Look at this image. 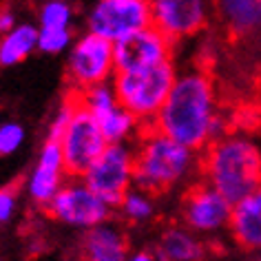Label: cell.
Masks as SVG:
<instances>
[{
  "mask_svg": "<svg viewBox=\"0 0 261 261\" xmlns=\"http://www.w3.org/2000/svg\"><path fill=\"white\" fill-rule=\"evenodd\" d=\"M75 97H77V102H80V107L84 111H89L95 120H100L102 115H107L109 111H113L117 104H120L111 82L97 84V87H91L87 91H82V93H75Z\"/></svg>",
  "mask_w": 261,
  "mask_h": 261,
  "instance_id": "obj_20",
  "label": "cell"
},
{
  "mask_svg": "<svg viewBox=\"0 0 261 261\" xmlns=\"http://www.w3.org/2000/svg\"><path fill=\"white\" fill-rule=\"evenodd\" d=\"M38 49V27L31 22H18L9 34L0 38V67L20 64Z\"/></svg>",
  "mask_w": 261,
  "mask_h": 261,
  "instance_id": "obj_17",
  "label": "cell"
},
{
  "mask_svg": "<svg viewBox=\"0 0 261 261\" xmlns=\"http://www.w3.org/2000/svg\"><path fill=\"white\" fill-rule=\"evenodd\" d=\"M133 151L135 188L148 195H160L175 186L188 184L195 175L199 177L201 153L175 142L155 126L142 130Z\"/></svg>",
  "mask_w": 261,
  "mask_h": 261,
  "instance_id": "obj_3",
  "label": "cell"
},
{
  "mask_svg": "<svg viewBox=\"0 0 261 261\" xmlns=\"http://www.w3.org/2000/svg\"><path fill=\"white\" fill-rule=\"evenodd\" d=\"M95 122L100 124V130L104 140H107V144H135L142 135V130H144L142 124L120 104Z\"/></svg>",
  "mask_w": 261,
  "mask_h": 261,
  "instance_id": "obj_18",
  "label": "cell"
},
{
  "mask_svg": "<svg viewBox=\"0 0 261 261\" xmlns=\"http://www.w3.org/2000/svg\"><path fill=\"white\" fill-rule=\"evenodd\" d=\"M115 56L113 44L104 38L84 31L75 38L69 49L67 77L71 82V93H82L97 84H109L115 77Z\"/></svg>",
  "mask_w": 261,
  "mask_h": 261,
  "instance_id": "obj_6",
  "label": "cell"
},
{
  "mask_svg": "<svg viewBox=\"0 0 261 261\" xmlns=\"http://www.w3.org/2000/svg\"><path fill=\"white\" fill-rule=\"evenodd\" d=\"M75 95V93H73ZM77 100V97H75ZM107 140H104L100 124L95 117L84 111L77 102L75 113L71 117L67 130L60 138V148L64 155V166H67L69 177H82L91 168V164L100 158L107 148Z\"/></svg>",
  "mask_w": 261,
  "mask_h": 261,
  "instance_id": "obj_10",
  "label": "cell"
},
{
  "mask_svg": "<svg viewBox=\"0 0 261 261\" xmlns=\"http://www.w3.org/2000/svg\"><path fill=\"white\" fill-rule=\"evenodd\" d=\"M206 254V246L199 234L184 226H168L160 234L155 246L158 261H201Z\"/></svg>",
  "mask_w": 261,
  "mask_h": 261,
  "instance_id": "obj_15",
  "label": "cell"
},
{
  "mask_svg": "<svg viewBox=\"0 0 261 261\" xmlns=\"http://www.w3.org/2000/svg\"><path fill=\"white\" fill-rule=\"evenodd\" d=\"M228 232L244 250H261V188L232 206Z\"/></svg>",
  "mask_w": 261,
  "mask_h": 261,
  "instance_id": "obj_14",
  "label": "cell"
},
{
  "mask_svg": "<svg viewBox=\"0 0 261 261\" xmlns=\"http://www.w3.org/2000/svg\"><path fill=\"white\" fill-rule=\"evenodd\" d=\"M18 211V188L16 186H3L0 188V226L14 219Z\"/></svg>",
  "mask_w": 261,
  "mask_h": 261,
  "instance_id": "obj_26",
  "label": "cell"
},
{
  "mask_svg": "<svg viewBox=\"0 0 261 261\" xmlns=\"http://www.w3.org/2000/svg\"><path fill=\"white\" fill-rule=\"evenodd\" d=\"M75 107H77V100H75V95L71 93L67 100L60 104V109L56 111V115L51 117L49 130H47V140L60 142V138L64 135V130H67L69 122H71V117H73V113H75Z\"/></svg>",
  "mask_w": 261,
  "mask_h": 261,
  "instance_id": "obj_24",
  "label": "cell"
},
{
  "mask_svg": "<svg viewBox=\"0 0 261 261\" xmlns=\"http://www.w3.org/2000/svg\"><path fill=\"white\" fill-rule=\"evenodd\" d=\"M16 14H14V11H11V9H7V7H3V9H0V34H9V31L11 29H14L16 27Z\"/></svg>",
  "mask_w": 261,
  "mask_h": 261,
  "instance_id": "obj_27",
  "label": "cell"
},
{
  "mask_svg": "<svg viewBox=\"0 0 261 261\" xmlns=\"http://www.w3.org/2000/svg\"><path fill=\"white\" fill-rule=\"evenodd\" d=\"M115 71L117 73H135V71L153 69L158 64L173 60V42L166 40L158 29L146 27L126 36L113 44Z\"/></svg>",
  "mask_w": 261,
  "mask_h": 261,
  "instance_id": "obj_12",
  "label": "cell"
},
{
  "mask_svg": "<svg viewBox=\"0 0 261 261\" xmlns=\"http://www.w3.org/2000/svg\"><path fill=\"white\" fill-rule=\"evenodd\" d=\"M230 217L232 204L206 181H193L181 195L179 221L195 234H215L226 230L230 226Z\"/></svg>",
  "mask_w": 261,
  "mask_h": 261,
  "instance_id": "obj_9",
  "label": "cell"
},
{
  "mask_svg": "<svg viewBox=\"0 0 261 261\" xmlns=\"http://www.w3.org/2000/svg\"><path fill=\"white\" fill-rule=\"evenodd\" d=\"M67 179H69V175L64 171H56V168L36 164L34 171L29 173L27 181H24V191H27L29 199L34 204L47 208L51 204V199L60 193V188L64 186Z\"/></svg>",
  "mask_w": 261,
  "mask_h": 261,
  "instance_id": "obj_19",
  "label": "cell"
},
{
  "mask_svg": "<svg viewBox=\"0 0 261 261\" xmlns=\"http://www.w3.org/2000/svg\"><path fill=\"white\" fill-rule=\"evenodd\" d=\"M177 73L179 71L175 62L168 60L153 69L135 71V73H115L111 84L115 89L120 107L126 109L142 124V128H151L171 95Z\"/></svg>",
  "mask_w": 261,
  "mask_h": 261,
  "instance_id": "obj_4",
  "label": "cell"
},
{
  "mask_svg": "<svg viewBox=\"0 0 261 261\" xmlns=\"http://www.w3.org/2000/svg\"><path fill=\"white\" fill-rule=\"evenodd\" d=\"M126 261H158V259H155V254H151V252L140 250V252L128 254V259H126Z\"/></svg>",
  "mask_w": 261,
  "mask_h": 261,
  "instance_id": "obj_28",
  "label": "cell"
},
{
  "mask_svg": "<svg viewBox=\"0 0 261 261\" xmlns=\"http://www.w3.org/2000/svg\"><path fill=\"white\" fill-rule=\"evenodd\" d=\"M82 261H126L128 259V237L120 226L102 224L84 232L80 241Z\"/></svg>",
  "mask_w": 261,
  "mask_h": 261,
  "instance_id": "obj_13",
  "label": "cell"
},
{
  "mask_svg": "<svg viewBox=\"0 0 261 261\" xmlns=\"http://www.w3.org/2000/svg\"><path fill=\"white\" fill-rule=\"evenodd\" d=\"M24 128L18 122L0 124V155H14L24 144Z\"/></svg>",
  "mask_w": 261,
  "mask_h": 261,
  "instance_id": "obj_25",
  "label": "cell"
},
{
  "mask_svg": "<svg viewBox=\"0 0 261 261\" xmlns=\"http://www.w3.org/2000/svg\"><path fill=\"white\" fill-rule=\"evenodd\" d=\"M117 208H120V213L126 221L142 224V221H148L155 215V199L153 195L140 191V188H133V191L126 193V197L122 199V204Z\"/></svg>",
  "mask_w": 261,
  "mask_h": 261,
  "instance_id": "obj_21",
  "label": "cell"
},
{
  "mask_svg": "<svg viewBox=\"0 0 261 261\" xmlns=\"http://www.w3.org/2000/svg\"><path fill=\"white\" fill-rule=\"evenodd\" d=\"M73 29H38V51L42 54H64L73 47Z\"/></svg>",
  "mask_w": 261,
  "mask_h": 261,
  "instance_id": "obj_23",
  "label": "cell"
},
{
  "mask_svg": "<svg viewBox=\"0 0 261 261\" xmlns=\"http://www.w3.org/2000/svg\"><path fill=\"white\" fill-rule=\"evenodd\" d=\"M80 179L104 204L117 208L126 193L135 188L133 144H109Z\"/></svg>",
  "mask_w": 261,
  "mask_h": 261,
  "instance_id": "obj_5",
  "label": "cell"
},
{
  "mask_svg": "<svg viewBox=\"0 0 261 261\" xmlns=\"http://www.w3.org/2000/svg\"><path fill=\"white\" fill-rule=\"evenodd\" d=\"M51 219L71 228L91 230L95 226L107 224L113 208L97 197L80 177H69L60 188V193L47 206Z\"/></svg>",
  "mask_w": 261,
  "mask_h": 261,
  "instance_id": "obj_8",
  "label": "cell"
},
{
  "mask_svg": "<svg viewBox=\"0 0 261 261\" xmlns=\"http://www.w3.org/2000/svg\"><path fill=\"white\" fill-rule=\"evenodd\" d=\"M153 126L197 153L221 138L226 124L219 115L213 77L204 69L177 73L171 95Z\"/></svg>",
  "mask_w": 261,
  "mask_h": 261,
  "instance_id": "obj_1",
  "label": "cell"
},
{
  "mask_svg": "<svg viewBox=\"0 0 261 261\" xmlns=\"http://www.w3.org/2000/svg\"><path fill=\"white\" fill-rule=\"evenodd\" d=\"M217 16L234 38L261 36V0H221Z\"/></svg>",
  "mask_w": 261,
  "mask_h": 261,
  "instance_id": "obj_16",
  "label": "cell"
},
{
  "mask_svg": "<svg viewBox=\"0 0 261 261\" xmlns=\"http://www.w3.org/2000/svg\"><path fill=\"white\" fill-rule=\"evenodd\" d=\"M211 5L204 0H153L151 24L173 44L201 34L211 22Z\"/></svg>",
  "mask_w": 261,
  "mask_h": 261,
  "instance_id": "obj_11",
  "label": "cell"
},
{
  "mask_svg": "<svg viewBox=\"0 0 261 261\" xmlns=\"http://www.w3.org/2000/svg\"><path fill=\"white\" fill-rule=\"evenodd\" d=\"M199 179L234 206L261 188V146L244 133H224L201 151Z\"/></svg>",
  "mask_w": 261,
  "mask_h": 261,
  "instance_id": "obj_2",
  "label": "cell"
},
{
  "mask_svg": "<svg viewBox=\"0 0 261 261\" xmlns=\"http://www.w3.org/2000/svg\"><path fill=\"white\" fill-rule=\"evenodd\" d=\"M73 7L64 0H49L38 11V29H71Z\"/></svg>",
  "mask_w": 261,
  "mask_h": 261,
  "instance_id": "obj_22",
  "label": "cell"
},
{
  "mask_svg": "<svg viewBox=\"0 0 261 261\" xmlns=\"http://www.w3.org/2000/svg\"><path fill=\"white\" fill-rule=\"evenodd\" d=\"M146 27H151L148 0H97L87 11V31L111 44Z\"/></svg>",
  "mask_w": 261,
  "mask_h": 261,
  "instance_id": "obj_7",
  "label": "cell"
}]
</instances>
